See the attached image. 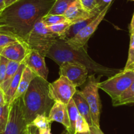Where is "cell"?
Wrapping results in <instances>:
<instances>
[{"mask_svg":"<svg viewBox=\"0 0 134 134\" xmlns=\"http://www.w3.org/2000/svg\"><path fill=\"white\" fill-rule=\"evenodd\" d=\"M51 122L48 119V116L42 114L36 117L35 119L32 121L30 124H29V126H34L39 130H42L51 127Z\"/></svg>","mask_w":134,"mask_h":134,"instance_id":"d4e9b609","label":"cell"},{"mask_svg":"<svg viewBox=\"0 0 134 134\" xmlns=\"http://www.w3.org/2000/svg\"><path fill=\"white\" fill-rule=\"evenodd\" d=\"M39 130V129H38ZM40 134H51V127L47 129H42L39 130Z\"/></svg>","mask_w":134,"mask_h":134,"instance_id":"e575fe53","label":"cell"},{"mask_svg":"<svg viewBox=\"0 0 134 134\" xmlns=\"http://www.w3.org/2000/svg\"><path fill=\"white\" fill-rule=\"evenodd\" d=\"M133 70H134V68H133Z\"/></svg>","mask_w":134,"mask_h":134,"instance_id":"7dc6e473","label":"cell"},{"mask_svg":"<svg viewBox=\"0 0 134 134\" xmlns=\"http://www.w3.org/2000/svg\"><path fill=\"white\" fill-rule=\"evenodd\" d=\"M133 82L134 70H123L104 82H99L98 87L107 93L113 101H115Z\"/></svg>","mask_w":134,"mask_h":134,"instance_id":"5b68a950","label":"cell"},{"mask_svg":"<svg viewBox=\"0 0 134 134\" xmlns=\"http://www.w3.org/2000/svg\"><path fill=\"white\" fill-rule=\"evenodd\" d=\"M100 0H96V4H97V5L99 4V2H100Z\"/></svg>","mask_w":134,"mask_h":134,"instance_id":"b9f144b4","label":"cell"},{"mask_svg":"<svg viewBox=\"0 0 134 134\" xmlns=\"http://www.w3.org/2000/svg\"><path fill=\"white\" fill-rule=\"evenodd\" d=\"M134 68V31L130 32V42L128 56L124 70H133Z\"/></svg>","mask_w":134,"mask_h":134,"instance_id":"cb8c5ba5","label":"cell"},{"mask_svg":"<svg viewBox=\"0 0 134 134\" xmlns=\"http://www.w3.org/2000/svg\"><path fill=\"white\" fill-rule=\"evenodd\" d=\"M134 31V13L133 15L132 19H131V23L130 24V32H133Z\"/></svg>","mask_w":134,"mask_h":134,"instance_id":"8d00e7d4","label":"cell"},{"mask_svg":"<svg viewBox=\"0 0 134 134\" xmlns=\"http://www.w3.org/2000/svg\"><path fill=\"white\" fill-rule=\"evenodd\" d=\"M77 91L76 87L64 76L49 83V95L54 102L67 105Z\"/></svg>","mask_w":134,"mask_h":134,"instance_id":"ba28073f","label":"cell"},{"mask_svg":"<svg viewBox=\"0 0 134 134\" xmlns=\"http://www.w3.org/2000/svg\"><path fill=\"white\" fill-rule=\"evenodd\" d=\"M59 38V36L51 32L40 20L36 23L24 42L30 49L35 50L42 56L46 57Z\"/></svg>","mask_w":134,"mask_h":134,"instance_id":"277c9868","label":"cell"},{"mask_svg":"<svg viewBox=\"0 0 134 134\" xmlns=\"http://www.w3.org/2000/svg\"><path fill=\"white\" fill-rule=\"evenodd\" d=\"M110 5L111 3L107 5L91 23H90L88 25L83 28L80 32H78L74 38H72L70 40L67 41V43L73 49L85 47L90 38L93 35V34L95 32L100 23L103 20L104 17L110 8Z\"/></svg>","mask_w":134,"mask_h":134,"instance_id":"9c48e42d","label":"cell"},{"mask_svg":"<svg viewBox=\"0 0 134 134\" xmlns=\"http://www.w3.org/2000/svg\"><path fill=\"white\" fill-rule=\"evenodd\" d=\"M104 9L99 5H96L93 11H89L83 7L80 0H76L68 8L64 16L69 23L72 24L80 20H85L95 14L100 13Z\"/></svg>","mask_w":134,"mask_h":134,"instance_id":"8fae6325","label":"cell"},{"mask_svg":"<svg viewBox=\"0 0 134 134\" xmlns=\"http://www.w3.org/2000/svg\"><path fill=\"white\" fill-rule=\"evenodd\" d=\"M90 134H98L96 130V127L95 126H91L90 130Z\"/></svg>","mask_w":134,"mask_h":134,"instance_id":"f35d334b","label":"cell"},{"mask_svg":"<svg viewBox=\"0 0 134 134\" xmlns=\"http://www.w3.org/2000/svg\"><path fill=\"white\" fill-rule=\"evenodd\" d=\"M76 134H90V131L87 133H76Z\"/></svg>","mask_w":134,"mask_h":134,"instance_id":"7bdbcfd3","label":"cell"},{"mask_svg":"<svg viewBox=\"0 0 134 134\" xmlns=\"http://www.w3.org/2000/svg\"><path fill=\"white\" fill-rule=\"evenodd\" d=\"M24 63L37 76L47 80L49 70L46 66L45 57L35 50H31Z\"/></svg>","mask_w":134,"mask_h":134,"instance_id":"4fadbf2b","label":"cell"},{"mask_svg":"<svg viewBox=\"0 0 134 134\" xmlns=\"http://www.w3.org/2000/svg\"><path fill=\"white\" fill-rule=\"evenodd\" d=\"M26 66V65L24 63H22L20 64L17 72L15 74L14 78H13L8 89L6 91V92L5 93V99L6 103L11 104L13 100L14 97H15L16 90H17L18 87L19 86L20 79H21L23 72L24 69H25Z\"/></svg>","mask_w":134,"mask_h":134,"instance_id":"e0dca14e","label":"cell"},{"mask_svg":"<svg viewBox=\"0 0 134 134\" xmlns=\"http://www.w3.org/2000/svg\"><path fill=\"white\" fill-rule=\"evenodd\" d=\"M55 0H19L0 13V33L24 42L36 23L47 15Z\"/></svg>","mask_w":134,"mask_h":134,"instance_id":"6da1fadb","label":"cell"},{"mask_svg":"<svg viewBox=\"0 0 134 134\" xmlns=\"http://www.w3.org/2000/svg\"><path fill=\"white\" fill-rule=\"evenodd\" d=\"M59 66L60 76L66 78L76 87L83 84L88 78V70L79 64L65 63Z\"/></svg>","mask_w":134,"mask_h":134,"instance_id":"30bf717a","label":"cell"},{"mask_svg":"<svg viewBox=\"0 0 134 134\" xmlns=\"http://www.w3.org/2000/svg\"><path fill=\"white\" fill-rule=\"evenodd\" d=\"M72 99L75 103V105L78 109L79 114L86 120L90 127L93 126L92 119H91L90 106L84 97L81 93V91L77 90L74 95H73Z\"/></svg>","mask_w":134,"mask_h":134,"instance_id":"9a60e30c","label":"cell"},{"mask_svg":"<svg viewBox=\"0 0 134 134\" xmlns=\"http://www.w3.org/2000/svg\"><path fill=\"white\" fill-rule=\"evenodd\" d=\"M9 60L4 57L0 55V86L4 81Z\"/></svg>","mask_w":134,"mask_h":134,"instance_id":"f546056e","label":"cell"},{"mask_svg":"<svg viewBox=\"0 0 134 134\" xmlns=\"http://www.w3.org/2000/svg\"><path fill=\"white\" fill-rule=\"evenodd\" d=\"M41 20L46 26L68 21L64 15H49V14L45 15L43 17H42Z\"/></svg>","mask_w":134,"mask_h":134,"instance_id":"484cf974","label":"cell"},{"mask_svg":"<svg viewBox=\"0 0 134 134\" xmlns=\"http://www.w3.org/2000/svg\"><path fill=\"white\" fill-rule=\"evenodd\" d=\"M10 104L5 103L0 106V133L5 130L9 116Z\"/></svg>","mask_w":134,"mask_h":134,"instance_id":"603a6c76","label":"cell"},{"mask_svg":"<svg viewBox=\"0 0 134 134\" xmlns=\"http://www.w3.org/2000/svg\"><path fill=\"white\" fill-rule=\"evenodd\" d=\"M24 134H30V131L29 126H27L26 128L25 131H24Z\"/></svg>","mask_w":134,"mask_h":134,"instance_id":"ab89813d","label":"cell"},{"mask_svg":"<svg viewBox=\"0 0 134 134\" xmlns=\"http://www.w3.org/2000/svg\"><path fill=\"white\" fill-rule=\"evenodd\" d=\"M27 124L24 115L23 96L10 104L9 116L5 130L0 134H24Z\"/></svg>","mask_w":134,"mask_h":134,"instance_id":"52a82bcc","label":"cell"},{"mask_svg":"<svg viewBox=\"0 0 134 134\" xmlns=\"http://www.w3.org/2000/svg\"><path fill=\"white\" fill-rule=\"evenodd\" d=\"M99 14H95V15H92L91 16L85 19V20H80V21L71 24L70 26L67 28L65 32L59 38L66 41V42L71 40L72 38H73L76 35L78 32H80L83 28H85L86 26H87L90 23H91L99 15Z\"/></svg>","mask_w":134,"mask_h":134,"instance_id":"2e32d148","label":"cell"},{"mask_svg":"<svg viewBox=\"0 0 134 134\" xmlns=\"http://www.w3.org/2000/svg\"><path fill=\"white\" fill-rule=\"evenodd\" d=\"M17 1H19V0H5V3L6 7L11 5L13 4L14 3L16 2Z\"/></svg>","mask_w":134,"mask_h":134,"instance_id":"d590c367","label":"cell"},{"mask_svg":"<svg viewBox=\"0 0 134 134\" xmlns=\"http://www.w3.org/2000/svg\"><path fill=\"white\" fill-rule=\"evenodd\" d=\"M46 57L59 66L65 63H74L86 67L89 72H91L109 78L122 71V70L104 66L96 63L89 56L85 47L73 49L66 41L60 38H59L51 47Z\"/></svg>","mask_w":134,"mask_h":134,"instance_id":"7a4b0ae2","label":"cell"},{"mask_svg":"<svg viewBox=\"0 0 134 134\" xmlns=\"http://www.w3.org/2000/svg\"><path fill=\"white\" fill-rule=\"evenodd\" d=\"M37 76L32 72L30 69H29L28 66H26L25 69H24L22 74L21 79H20L19 86L18 87L16 92L15 93V97H14L13 100L20 97L23 96L26 91L28 90V87L30 85L31 82L33 80V79Z\"/></svg>","mask_w":134,"mask_h":134,"instance_id":"ac0fdd59","label":"cell"},{"mask_svg":"<svg viewBox=\"0 0 134 134\" xmlns=\"http://www.w3.org/2000/svg\"><path fill=\"white\" fill-rule=\"evenodd\" d=\"M6 103L5 99V93L0 87V106L3 105Z\"/></svg>","mask_w":134,"mask_h":134,"instance_id":"1f68e13d","label":"cell"},{"mask_svg":"<svg viewBox=\"0 0 134 134\" xmlns=\"http://www.w3.org/2000/svg\"><path fill=\"white\" fill-rule=\"evenodd\" d=\"M63 134H66V132H64V133H63Z\"/></svg>","mask_w":134,"mask_h":134,"instance_id":"ee69618b","label":"cell"},{"mask_svg":"<svg viewBox=\"0 0 134 134\" xmlns=\"http://www.w3.org/2000/svg\"><path fill=\"white\" fill-rule=\"evenodd\" d=\"M96 130H97V131L98 134H105L102 131H101V130L100 129V127H96Z\"/></svg>","mask_w":134,"mask_h":134,"instance_id":"60d3db41","label":"cell"},{"mask_svg":"<svg viewBox=\"0 0 134 134\" xmlns=\"http://www.w3.org/2000/svg\"><path fill=\"white\" fill-rule=\"evenodd\" d=\"M30 51L25 42L18 41L2 49L0 55L9 60L22 63H24Z\"/></svg>","mask_w":134,"mask_h":134,"instance_id":"7c38bea8","label":"cell"},{"mask_svg":"<svg viewBox=\"0 0 134 134\" xmlns=\"http://www.w3.org/2000/svg\"><path fill=\"white\" fill-rule=\"evenodd\" d=\"M18 41H19V40L15 37L0 33V50L3 49V47L13 43L18 42Z\"/></svg>","mask_w":134,"mask_h":134,"instance_id":"f1b7e54d","label":"cell"},{"mask_svg":"<svg viewBox=\"0 0 134 134\" xmlns=\"http://www.w3.org/2000/svg\"><path fill=\"white\" fill-rule=\"evenodd\" d=\"M76 0H55V3L48 14L49 15H64L66 10Z\"/></svg>","mask_w":134,"mask_h":134,"instance_id":"44dd1931","label":"cell"},{"mask_svg":"<svg viewBox=\"0 0 134 134\" xmlns=\"http://www.w3.org/2000/svg\"><path fill=\"white\" fill-rule=\"evenodd\" d=\"M112 1H113V0H100V2H99V3L97 5H99L100 7H102L103 9H104L107 5L111 3Z\"/></svg>","mask_w":134,"mask_h":134,"instance_id":"d6a6232c","label":"cell"},{"mask_svg":"<svg viewBox=\"0 0 134 134\" xmlns=\"http://www.w3.org/2000/svg\"><path fill=\"white\" fill-rule=\"evenodd\" d=\"M83 5V7L86 10L89 11H91L96 7V0H80Z\"/></svg>","mask_w":134,"mask_h":134,"instance_id":"4dcf8cb0","label":"cell"},{"mask_svg":"<svg viewBox=\"0 0 134 134\" xmlns=\"http://www.w3.org/2000/svg\"><path fill=\"white\" fill-rule=\"evenodd\" d=\"M66 134H70V133H68V132H67V131H66Z\"/></svg>","mask_w":134,"mask_h":134,"instance_id":"f6af8a7d","label":"cell"},{"mask_svg":"<svg viewBox=\"0 0 134 134\" xmlns=\"http://www.w3.org/2000/svg\"><path fill=\"white\" fill-rule=\"evenodd\" d=\"M6 8L5 0H0V13L3 11Z\"/></svg>","mask_w":134,"mask_h":134,"instance_id":"74e56055","label":"cell"},{"mask_svg":"<svg viewBox=\"0 0 134 134\" xmlns=\"http://www.w3.org/2000/svg\"><path fill=\"white\" fill-rule=\"evenodd\" d=\"M27 126H29L30 131V134H40L39 130H38V128H37L36 127L29 126V125H27Z\"/></svg>","mask_w":134,"mask_h":134,"instance_id":"836d02e7","label":"cell"},{"mask_svg":"<svg viewBox=\"0 0 134 134\" xmlns=\"http://www.w3.org/2000/svg\"><path fill=\"white\" fill-rule=\"evenodd\" d=\"M67 109H68V113H69V120H70V128L67 131V132L69 133L70 134H76V120L80 114L72 98L70 99L69 103L67 104Z\"/></svg>","mask_w":134,"mask_h":134,"instance_id":"ffe728a7","label":"cell"},{"mask_svg":"<svg viewBox=\"0 0 134 134\" xmlns=\"http://www.w3.org/2000/svg\"><path fill=\"white\" fill-rule=\"evenodd\" d=\"M90 126L86 120L80 114L78 117L75 126V133H82L90 131Z\"/></svg>","mask_w":134,"mask_h":134,"instance_id":"4316f807","label":"cell"},{"mask_svg":"<svg viewBox=\"0 0 134 134\" xmlns=\"http://www.w3.org/2000/svg\"><path fill=\"white\" fill-rule=\"evenodd\" d=\"M99 80L100 78H96L94 74L89 76L86 86L80 91L90 106L93 124L96 127H100L99 122L101 110V103L99 98L98 87Z\"/></svg>","mask_w":134,"mask_h":134,"instance_id":"8992f818","label":"cell"},{"mask_svg":"<svg viewBox=\"0 0 134 134\" xmlns=\"http://www.w3.org/2000/svg\"><path fill=\"white\" fill-rule=\"evenodd\" d=\"M49 82L39 76L34 78L23 95L24 115L27 125L38 115L49 114L54 101L49 95Z\"/></svg>","mask_w":134,"mask_h":134,"instance_id":"3957f363","label":"cell"},{"mask_svg":"<svg viewBox=\"0 0 134 134\" xmlns=\"http://www.w3.org/2000/svg\"><path fill=\"white\" fill-rule=\"evenodd\" d=\"M48 119L51 122H57L63 124L66 131L70 128L69 113L67 105L62 103L55 102L48 114Z\"/></svg>","mask_w":134,"mask_h":134,"instance_id":"5bb4252c","label":"cell"},{"mask_svg":"<svg viewBox=\"0 0 134 134\" xmlns=\"http://www.w3.org/2000/svg\"><path fill=\"white\" fill-rule=\"evenodd\" d=\"M130 103H134V82L116 100L113 101V106H120Z\"/></svg>","mask_w":134,"mask_h":134,"instance_id":"7402d4cb","label":"cell"},{"mask_svg":"<svg viewBox=\"0 0 134 134\" xmlns=\"http://www.w3.org/2000/svg\"><path fill=\"white\" fill-rule=\"evenodd\" d=\"M71 23H69V21H66L64 23H58V24H53V25H51L47 26V28L50 30L53 33L57 34L60 38L63 34L65 32L66 29L69 28L70 26Z\"/></svg>","mask_w":134,"mask_h":134,"instance_id":"83f0119b","label":"cell"},{"mask_svg":"<svg viewBox=\"0 0 134 134\" xmlns=\"http://www.w3.org/2000/svg\"><path fill=\"white\" fill-rule=\"evenodd\" d=\"M20 64L21 63H17V62L13 61V60H9L4 81H3V83L0 86V87L2 89V90L4 91V93H5L7 89H8L9 86L13 78L15 76V74L17 72Z\"/></svg>","mask_w":134,"mask_h":134,"instance_id":"d6986e66","label":"cell"},{"mask_svg":"<svg viewBox=\"0 0 134 134\" xmlns=\"http://www.w3.org/2000/svg\"><path fill=\"white\" fill-rule=\"evenodd\" d=\"M130 1H132V2H134V0H130Z\"/></svg>","mask_w":134,"mask_h":134,"instance_id":"bcb514c9","label":"cell"}]
</instances>
